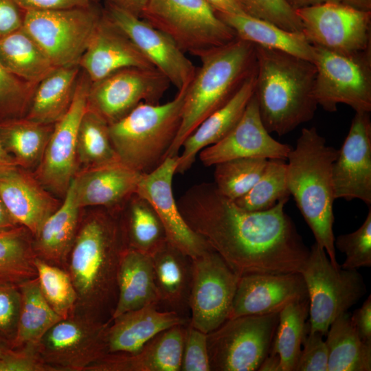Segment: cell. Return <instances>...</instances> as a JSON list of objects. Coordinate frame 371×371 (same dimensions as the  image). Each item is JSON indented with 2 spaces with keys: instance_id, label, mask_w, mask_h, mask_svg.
Segmentation results:
<instances>
[{
  "instance_id": "obj_1",
  "label": "cell",
  "mask_w": 371,
  "mask_h": 371,
  "mask_svg": "<svg viewBox=\"0 0 371 371\" xmlns=\"http://www.w3.org/2000/svg\"><path fill=\"white\" fill-rule=\"evenodd\" d=\"M289 199L249 211L223 195L214 183L188 189L177 202L188 226L239 276L300 272L309 250L284 212Z\"/></svg>"
},
{
  "instance_id": "obj_2",
  "label": "cell",
  "mask_w": 371,
  "mask_h": 371,
  "mask_svg": "<svg viewBox=\"0 0 371 371\" xmlns=\"http://www.w3.org/2000/svg\"><path fill=\"white\" fill-rule=\"evenodd\" d=\"M126 247L118 214L103 207L79 224L67 260L77 293L76 313L111 322L117 301V276Z\"/></svg>"
},
{
  "instance_id": "obj_3",
  "label": "cell",
  "mask_w": 371,
  "mask_h": 371,
  "mask_svg": "<svg viewBox=\"0 0 371 371\" xmlns=\"http://www.w3.org/2000/svg\"><path fill=\"white\" fill-rule=\"evenodd\" d=\"M256 56L254 95L266 129L282 136L311 120L318 106L314 94L315 64L257 45Z\"/></svg>"
},
{
  "instance_id": "obj_4",
  "label": "cell",
  "mask_w": 371,
  "mask_h": 371,
  "mask_svg": "<svg viewBox=\"0 0 371 371\" xmlns=\"http://www.w3.org/2000/svg\"><path fill=\"white\" fill-rule=\"evenodd\" d=\"M338 150L326 144L315 127L303 128L287 157L286 180L290 195L310 227L315 243L323 247L331 263L337 262L333 203V162Z\"/></svg>"
},
{
  "instance_id": "obj_5",
  "label": "cell",
  "mask_w": 371,
  "mask_h": 371,
  "mask_svg": "<svg viewBox=\"0 0 371 371\" xmlns=\"http://www.w3.org/2000/svg\"><path fill=\"white\" fill-rule=\"evenodd\" d=\"M199 58L201 65L187 88L181 126L166 158L179 155L186 139L225 105L256 69V45L238 37Z\"/></svg>"
},
{
  "instance_id": "obj_6",
  "label": "cell",
  "mask_w": 371,
  "mask_h": 371,
  "mask_svg": "<svg viewBox=\"0 0 371 371\" xmlns=\"http://www.w3.org/2000/svg\"><path fill=\"white\" fill-rule=\"evenodd\" d=\"M187 87L164 104L142 102L109 125L110 137L120 161L146 175L166 159L181 123Z\"/></svg>"
},
{
  "instance_id": "obj_7",
  "label": "cell",
  "mask_w": 371,
  "mask_h": 371,
  "mask_svg": "<svg viewBox=\"0 0 371 371\" xmlns=\"http://www.w3.org/2000/svg\"><path fill=\"white\" fill-rule=\"evenodd\" d=\"M139 17L199 58L236 38L205 0H148Z\"/></svg>"
},
{
  "instance_id": "obj_8",
  "label": "cell",
  "mask_w": 371,
  "mask_h": 371,
  "mask_svg": "<svg viewBox=\"0 0 371 371\" xmlns=\"http://www.w3.org/2000/svg\"><path fill=\"white\" fill-rule=\"evenodd\" d=\"M309 301V331L326 336L330 324L346 313L366 293L357 270L334 266L325 249L315 243L300 271Z\"/></svg>"
},
{
  "instance_id": "obj_9",
  "label": "cell",
  "mask_w": 371,
  "mask_h": 371,
  "mask_svg": "<svg viewBox=\"0 0 371 371\" xmlns=\"http://www.w3.org/2000/svg\"><path fill=\"white\" fill-rule=\"evenodd\" d=\"M22 28L36 42L56 67L78 66L102 9L88 7L25 10Z\"/></svg>"
},
{
  "instance_id": "obj_10",
  "label": "cell",
  "mask_w": 371,
  "mask_h": 371,
  "mask_svg": "<svg viewBox=\"0 0 371 371\" xmlns=\"http://www.w3.org/2000/svg\"><path fill=\"white\" fill-rule=\"evenodd\" d=\"M279 313L229 318L207 334L210 370L255 371L269 355Z\"/></svg>"
},
{
  "instance_id": "obj_11",
  "label": "cell",
  "mask_w": 371,
  "mask_h": 371,
  "mask_svg": "<svg viewBox=\"0 0 371 371\" xmlns=\"http://www.w3.org/2000/svg\"><path fill=\"white\" fill-rule=\"evenodd\" d=\"M316 67L314 89L318 105L335 112L339 104L355 112L371 111V47L352 54H340L314 46Z\"/></svg>"
},
{
  "instance_id": "obj_12",
  "label": "cell",
  "mask_w": 371,
  "mask_h": 371,
  "mask_svg": "<svg viewBox=\"0 0 371 371\" xmlns=\"http://www.w3.org/2000/svg\"><path fill=\"white\" fill-rule=\"evenodd\" d=\"M239 278L212 248L192 258L190 324L207 334L227 320Z\"/></svg>"
},
{
  "instance_id": "obj_13",
  "label": "cell",
  "mask_w": 371,
  "mask_h": 371,
  "mask_svg": "<svg viewBox=\"0 0 371 371\" xmlns=\"http://www.w3.org/2000/svg\"><path fill=\"white\" fill-rule=\"evenodd\" d=\"M91 82L80 69L72 102L54 124L43 157L33 174L41 185L56 196H65L78 170L76 143L79 126L87 109Z\"/></svg>"
},
{
  "instance_id": "obj_14",
  "label": "cell",
  "mask_w": 371,
  "mask_h": 371,
  "mask_svg": "<svg viewBox=\"0 0 371 371\" xmlns=\"http://www.w3.org/2000/svg\"><path fill=\"white\" fill-rule=\"evenodd\" d=\"M302 33L314 46L352 54L371 47V11L341 2H326L297 9Z\"/></svg>"
},
{
  "instance_id": "obj_15",
  "label": "cell",
  "mask_w": 371,
  "mask_h": 371,
  "mask_svg": "<svg viewBox=\"0 0 371 371\" xmlns=\"http://www.w3.org/2000/svg\"><path fill=\"white\" fill-rule=\"evenodd\" d=\"M170 85L155 68H124L91 82L87 106L109 125L142 102L159 104Z\"/></svg>"
},
{
  "instance_id": "obj_16",
  "label": "cell",
  "mask_w": 371,
  "mask_h": 371,
  "mask_svg": "<svg viewBox=\"0 0 371 371\" xmlns=\"http://www.w3.org/2000/svg\"><path fill=\"white\" fill-rule=\"evenodd\" d=\"M110 322L75 313L49 329L36 350L55 371H86L105 355L104 332Z\"/></svg>"
},
{
  "instance_id": "obj_17",
  "label": "cell",
  "mask_w": 371,
  "mask_h": 371,
  "mask_svg": "<svg viewBox=\"0 0 371 371\" xmlns=\"http://www.w3.org/2000/svg\"><path fill=\"white\" fill-rule=\"evenodd\" d=\"M103 11L178 91L189 86L196 68L169 36L140 17L111 3H106Z\"/></svg>"
},
{
  "instance_id": "obj_18",
  "label": "cell",
  "mask_w": 371,
  "mask_h": 371,
  "mask_svg": "<svg viewBox=\"0 0 371 371\" xmlns=\"http://www.w3.org/2000/svg\"><path fill=\"white\" fill-rule=\"evenodd\" d=\"M335 199H359L371 204V120L369 112L357 111L333 164Z\"/></svg>"
},
{
  "instance_id": "obj_19",
  "label": "cell",
  "mask_w": 371,
  "mask_h": 371,
  "mask_svg": "<svg viewBox=\"0 0 371 371\" xmlns=\"http://www.w3.org/2000/svg\"><path fill=\"white\" fill-rule=\"evenodd\" d=\"M179 155L166 158L157 168L143 175L136 193L147 199L159 216L168 241L194 258L211 247L186 223L175 201L172 183Z\"/></svg>"
},
{
  "instance_id": "obj_20",
  "label": "cell",
  "mask_w": 371,
  "mask_h": 371,
  "mask_svg": "<svg viewBox=\"0 0 371 371\" xmlns=\"http://www.w3.org/2000/svg\"><path fill=\"white\" fill-rule=\"evenodd\" d=\"M291 146L273 138L265 127L254 93L236 125L221 140L199 153L205 166L240 158H261L286 161Z\"/></svg>"
},
{
  "instance_id": "obj_21",
  "label": "cell",
  "mask_w": 371,
  "mask_h": 371,
  "mask_svg": "<svg viewBox=\"0 0 371 371\" xmlns=\"http://www.w3.org/2000/svg\"><path fill=\"white\" fill-rule=\"evenodd\" d=\"M306 298V285L300 272L241 276L229 318L279 313L288 304Z\"/></svg>"
},
{
  "instance_id": "obj_22",
  "label": "cell",
  "mask_w": 371,
  "mask_h": 371,
  "mask_svg": "<svg viewBox=\"0 0 371 371\" xmlns=\"http://www.w3.org/2000/svg\"><path fill=\"white\" fill-rule=\"evenodd\" d=\"M78 66L91 82L128 67L155 68L103 11Z\"/></svg>"
},
{
  "instance_id": "obj_23",
  "label": "cell",
  "mask_w": 371,
  "mask_h": 371,
  "mask_svg": "<svg viewBox=\"0 0 371 371\" xmlns=\"http://www.w3.org/2000/svg\"><path fill=\"white\" fill-rule=\"evenodd\" d=\"M143 175L118 161L79 170L71 182L80 208L102 207L118 213L136 193Z\"/></svg>"
},
{
  "instance_id": "obj_24",
  "label": "cell",
  "mask_w": 371,
  "mask_h": 371,
  "mask_svg": "<svg viewBox=\"0 0 371 371\" xmlns=\"http://www.w3.org/2000/svg\"><path fill=\"white\" fill-rule=\"evenodd\" d=\"M0 198L15 221L33 236L61 204L33 173L19 166L0 174Z\"/></svg>"
},
{
  "instance_id": "obj_25",
  "label": "cell",
  "mask_w": 371,
  "mask_h": 371,
  "mask_svg": "<svg viewBox=\"0 0 371 371\" xmlns=\"http://www.w3.org/2000/svg\"><path fill=\"white\" fill-rule=\"evenodd\" d=\"M187 324L163 330L136 352L107 354L86 371H179Z\"/></svg>"
},
{
  "instance_id": "obj_26",
  "label": "cell",
  "mask_w": 371,
  "mask_h": 371,
  "mask_svg": "<svg viewBox=\"0 0 371 371\" xmlns=\"http://www.w3.org/2000/svg\"><path fill=\"white\" fill-rule=\"evenodd\" d=\"M189 322L190 318L155 305L126 312L113 319L105 330V355L136 352L158 333Z\"/></svg>"
},
{
  "instance_id": "obj_27",
  "label": "cell",
  "mask_w": 371,
  "mask_h": 371,
  "mask_svg": "<svg viewBox=\"0 0 371 371\" xmlns=\"http://www.w3.org/2000/svg\"><path fill=\"white\" fill-rule=\"evenodd\" d=\"M256 80V69L225 105L207 117L186 139L176 173L188 170L201 150L221 140L236 125L254 93Z\"/></svg>"
},
{
  "instance_id": "obj_28",
  "label": "cell",
  "mask_w": 371,
  "mask_h": 371,
  "mask_svg": "<svg viewBox=\"0 0 371 371\" xmlns=\"http://www.w3.org/2000/svg\"><path fill=\"white\" fill-rule=\"evenodd\" d=\"M80 209L71 182L63 203L33 236V249L36 258L67 269L69 253L80 224Z\"/></svg>"
},
{
  "instance_id": "obj_29",
  "label": "cell",
  "mask_w": 371,
  "mask_h": 371,
  "mask_svg": "<svg viewBox=\"0 0 371 371\" xmlns=\"http://www.w3.org/2000/svg\"><path fill=\"white\" fill-rule=\"evenodd\" d=\"M117 283V301L111 321L126 312L146 306L161 308L150 256L125 247L120 256Z\"/></svg>"
},
{
  "instance_id": "obj_30",
  "label": "cell",
  "mask_w": 371,
  "mask_h": 371,
  "mask_svg": "<svg viewBox=\"0 0 371 371\" xmlns=\"http://www.w3.org/2000/svg\"><path fill=\"white\" fill-rule=\"evenodd\" d=\"M160 306L190 318L192 258L166 241L152 256ZM162 309V308H161Z\"/></svg>"
},
{
  "instance_id": "obj_31",
  "label": "cell",
  "mask_w": 371,
  "mask_h": 371,
  "mask_svg": "<svg viewBox=\"0 0 371 371\" xmlns=\"http://www.w3.org/2000/svg\"><path fill=\"white\" fill-rule=\"evenodd\" d=\"M216 14L240 39L257 46L282 51L313 61L314 47L302 32L286 30L271 22L249 14Z\"/></svg>"
},
{
  "instance_id": "obj_32",
  "label": "cell",
  "mask_w": 371,
  "mask_h": 371,
  "mask_svg": "<svg viewBox=\"0 0 371 371\" xmlns=\"http://www.w3.org/2000/svg\"><path fill=\"white\" fill-rule=\"evenodd\" d=\"M79 66L55 67L36 86L27 119L44 124H54L69 109L75 94Z\"/></svg>"
},
{
  "instance_id": "obj_33",
  "label": "cell",
  "mask_w": 371,
  "mask_h": 371,
  "mask_svg": "<svg viewBox=\"0 0 371 371\" xmlns=\"http://www.w3.org/2000/svg\"><path fill=\"white\" fill-rule=\"evenodd\" d=\"M126 247L152 256L166 241L164 227L150 202L135 193L118 212Z\"/></svg>"
},
{
  "instance_id": "obj_34",
  "label": "cell",
  "mask_w": 371,
  "mask_h": 371,
  "mask_svg": "<svg viewBox=\"0 0 371 371\" xmlns=\"http://www.w3.org/2000/svg\"><path fill=\"white\" fill-rule=\"evenodd\" d=\"M21 305L16 331L10 348L36 347L44 335L62 318L52 308L37 278L19 284Z\"/></svg>"
},
{
  "instance_id": "obj_35",
  "label": "cell",
  "mask_w": 371,
  "mask_h": 371,
  "mask_svg": "<svg viewBox=\"0 0 371 371\" xmlns=\"http://www.w3.org/2000/svg\"><path fill=\"white\" fill-rule=\"evenodd\" d=\"M54 124H44L26 117L0 122V139L19 167L30 170L39 164Z\"/></svg>"
},
{
  "instance_id": "obj_36",
  "label": "cell",
  "mask_w": 371,
  "mask_h": 371,
  "mask_svg": "<svg viewBox=\"0 0 371 371\" xmlns=\"http://www.w3.org/2000/svg\"><path fill=\"white\" fill-rule=\"evenodd\" d=\"M0 62L10 73L33 85L56 67L22 27L0 38Z\"/></svg>"
},
{
  "instance_id": "obj_37",
  "label": "cell",
  "mask_w": 371,
  "mask_h": 371,
  "mask_svg": "<svg viewBox=\"0 0 371 371\" xmlns=\"http://www.w3.org/2000/svg\"><path fill=\"white\" fill-rule=\"evenodd\" d=\"M326 336L328 371L371 370V345L360 339L348 311L330 324Z\"/></svg>"
},
{
  "instance_id": "obj_38",
  "label": "cell",
  "mask_w": 371,
  "mask_h": 371,
  "mask_svg": "<svg viewBox=\"0 0 371 371\" xmlns=\"http://www.w3.org/2000/svg\"><path fill=\"white\" fill-rule=\"evenodd\" d=\"M308 298L293 302L279 312L269 352L279 356L282 371H295L302 341L309 330Z\"/></svg>"
},
{
  "instance_id": "obj_39",
  "label": "cell",
  "mask_w": 371,
  "mask_h": 371,
  "mask_svg": "<svg viewBox=\"0 0 371 371\" xmlns=\"http://www.w3.org/2000/svg\"><path fill=\"white\" fill-rule=\"evenodd\" d=\"M76 155L78 170L120 161L110 137L108 123L87 106L78 131Z\"/></svg>"
},
{
  "instance_id": "obj_40",
  "label": "cell",
  "mask_w": 371,
  "mask_h": 371,
  "mask_svg": "<svg viewBox=\"0 0 371 371\" xmlns=\"http://www.w3.org/2000/svg\"><path fill=\"white\" fill-rule=\"evenodd\" d=\"M33 236L19 225L0 232V279L20 284L36 277Z\"/></svg>"
},
{
  "instance_id": "obj_41",
  "label": "cell",
  "mask_w": 371,
  "mask_h": 371,
  "mask_svg": "<svg viewBox=\"0 0 371 371\" xmlns=\"http://www.w3.org/2000/svg\"><path fill=\"white\" fill-rule=\"evenodd\" d=\"M285 161L268 159L257 182L246 194L235 200V203L249 211H263L273 207L282 199H289Z\"/></svg>"
},
{
  "instance_id": "obj_42",
  "label": "cell",
  "mask_w": 371,
  "mask_h": 371,
  "mask_svg": "<svg viewBox=\"0 0 371 371\" xmlns=\"http://www.w3.org/2000/svg\"><path fill=\"white\" fill-rule=\"evenodd\" d=\"M35 267L40 289L52 308L62 319L74 314L78 297L67 271L36 257Z\"/></svg>"
},
{
  "instance_id": "obj_43",
  "label": "cell",
  "mask_w": 371,
  "mask_h": 371,
  "mask_svg": "<svg viewBox=\"0 0 371 371\" xmlns=\"http://www.w3.org/2000/svg\"><path fill=\"white\" fill-rule=\"evenodd\" d=\"M268 159L240 158L218 163L214 172V184L233 201L246 194L260 177Z\"/></svg>"
},
{
  "instance_id": "obj_44",
  "label": "cell",
  "mask_w": 371,
  "mask_h": 371,
  "mask_svg": "<svg viewBox=\"0 0 371 371\" xmlns=\"http://www.w3.org/2000/svg\"><path fill=\"white\" fill-rule=\"evenodd\" d=\"M36 86L10 73L0 62V122L24 117Z\"/></svg>"
},
{
  "instance_id": "obj_45",
  "label": "cell",
  "mask_w": 371,
  "mask_h": 371,
  "mask_svg": "<svg viewBox=\"0 0 371 371\" xmlns=\"http://www.w3.org/2000/svg\"><path fill=\"white\" fill-rule=\"evenodd\" d=\"M335 247L346 255L340 266L347 270H357L371 266V209L362 225L352 233L335 238Z\"/></svg>"
},
{
  "instance_id": "obj_46",
  "label": "cell",
  "mask_w": 371,
  "mask_h": 371,
  "mask_svg": "<svg viewBox=\"0 0 371 371\" xmlns=\"http://www.w3.org/2000/svg\"><path fill=\"white\" fill-rule=\"evenodd\" d=\"M249 15L271 22L286 30L302 32L295 10L284 0H242Z\"/></svg>"
},
{
  "instance_id": "obj_47",
  "label": "cell",
  "mask_w": 371,
  "mask_h": 371,
  "mask_svg": "<svg viewBox=\"0 0 371 371\" xmlns=\"http://www.w3.org/2000/svg\"><path fill=\"white\" fill-rule=\"evenodd\" d=\"M20 305L19 284L0 279V339L9 347L16 334Z\"/></svg>"
},
{
  "instance_id": "obj_48",
  "label": "cell",
  "mask_w": 371,
  "mask_h": 371,
  "mask_svg": "<svg viewBox=\"0 0 371 371\" xmlns=\"http://www.w3.org/2000/svg\"><path fill=\"white\" fill-rule=\"evenodd\" d=\"M180 370H211L207 334L192 326L190 322L185 331Z\"/></svg>"
},
{
  "instance_id": "obj_49",
  "label": "cell",
  "mask_w": 371,
  "mask_h": 371,
  "mask_svg": "<svg viewBox=\"0 0 371 371\" xmlns=\"http://www.w3.org/2000/svg\"><path fill=\"white\" fill-rule=\"evenodd\" d=\"M323 337L319 332L308 330L295 371H328V352Z\"/></svg>"
},
{
  "instance_id": "obj_50",
  "label": "cell",
  "mask_w": 371,
  "mask_h": 371,
  "mask_svg": "<svg viewBox=\"0 0 371 371\" xmlns=\"http://www.w3.org/2000/svg\"><path fill=\"white\" fill-rule=\"evenodd\" d=\"M0 371H55L46 364L35 347L8 348L0 355Z\"/></svg>"
},
{
  "instance_id": "obj_51",
  "label": "cell",
  "mask_w": 371,
  "mask_h": 371,
  "mask_svg": "<svg viewBox=\"0 0 371 371\" xmlns=\"http://www.w3.org/2000/svg\"><path fill=\"white\" fill-rule=\"evenodd\" d=\"M25 12L15 0H0V38L22 27Z\"/></svg>"
},
{
  "instance_id": "obj_52",
  "label": "cell",
  "mask_w": 371,
  "mask_h": 371,
  "mask_svg": "<svg viewBox=\"0 0 371 371\" xmlns=\"http://www.w3.org/2000/svg\"><path fill=\"white\" fill-rule=\"evenodd\" d=\"M24 10H52L91 5L93 0H15Z\"/></svg>"
},
{
  "instance_id": "obj_53",
  "label": "cell",
  "mask_w": 371,
  "mask_h": 371,
  "mask_svg": "<svg viewBox=\"0 0 371 371\" xmlns=\"http://www.w3.org/2000/svg\"><path fill=\"white\" fill-rule=\"evenodd\" d=\"M350 320L360 339L371 345V296L350 315Z\"/></svg>"
},
{
  "instance_id": "obj_54",
  "label": "cell",
  "mask_w": 371,
  "mask_h": 371,
  "mask_svg": "<svg viewBox=\"0 0 371 371\" xmlns=\"http://www.w3.org/2000/svg\"><path fill=\"white\" fill-rule=\"evenodd\" d=\"M213 10L223 14H248L242 0H205Z\"/></svg>"
},
{
  "instance_id": "obj_55",
  "label": "cell",
  "mask_w": 371,
  "mask_h": 371,
  "mask_svg": "<svg viewBox=\"0 0 371 371\" xmlns=\"http://www.w3.org/2000/svg\"><path fill=\"white\" fill-rule=\"evenodd\" d=\"M148 1V0H105V2L115 5L139 17Z\"/></svg>"
},
{
  "instance_id": "obj_56",
  "label": "cell",
  "mask_w": 371,
  "mask_h": 371,
  "mask_svg": "<svg viewBox=\"0 0 371 371\" xmlns=\"http://www.w3.org/2000/svg\"><path fill=\"white\" fill-rule=\"evenodd\" d=\"M19 225L11 216L0 198V232L13 229Z\"/></svg>"
},
{
  "instance_id": "obj_57",
  "label": "cell",
  "mask_w": 371,
  "mask_h": 371,
  "mask_svg": "<svg viewBox=\"0 0 371 371\" xmlns=\"http://www.w3.org/2000/svg\"><path fill=\"white\" fill-rule=\"evenodd\" d=\"M259 371H282L278 355L269 352L260 364Z\"/></svg>"
},
{
  "instance_id": "obj_58",
  "label": "cell",
  "mask_w": 371,
  "mask_h": 371,
  "mask_svg": "<svg viewBox=\"0 0 371 371\" xmlns=\"http://www.w3.org/2000/svg\"><path fill=\"white\" fill-rule=\"evenodd\" d=\"M17 166L14 159L3 148L0 139V174Z\"/></svg>"
},
{
  "instance_id": "obj_59",
  "label": "cell",
  "mask_w": 371,
  "mask_h": 371,
  "mask_svg": "<svg viewBox=\"0 0 371 371\" xmlns=\"http://www.w3.org/2000/svg\"><path fill=\"white\" fill-rule=\"evenodd\" d=\"M288 5L292 9L296 10L297 9L304 8L306 7L315 5L326 2L335 1L339 2V0H284ZM340 2V1H339Z\"/></svg>"
},
{
  "instance_id": "obj_60",
  "label": "cell",
  "mask_w": 371,
  "mask_h": 371,
  "mask_svg": "<svg viewBox=\"0 0 371 371\" xmlns=\"http://www.w3.org/2000/svg\"><path fill=\"white\" fill-rule=\"evenodd\" d=\"M339 1L357 10L371 11V0H339Z\"/></svg>"
},
{
  "instance_id": "obj_61",
  "label": "cell",
  "mask_w": 371,
  "mask_h": 371,
  "mask_svg": "<svg viewBox=\"0 0 371 371\" xmlns=\"http://www.w3.org/2000/svg\"><path fill=\"white\" fill-rule=\"evenodd\" d=\"M10 348L5 342L0 339V355Z\"/></svg>"
}]
</instances>
